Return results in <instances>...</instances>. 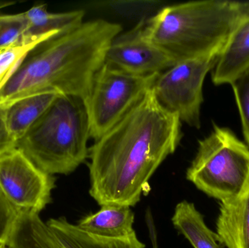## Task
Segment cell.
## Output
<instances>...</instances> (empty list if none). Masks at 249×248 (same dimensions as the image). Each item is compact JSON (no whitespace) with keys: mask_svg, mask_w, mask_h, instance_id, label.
<instances>
[{"mask_svg":"<svg viewBox=\"0 0 249 248\" xmlns=\"http://www.w3.org/2000/svg\"><path fill=\"white\" fill-rule=\"evenodd\" d=\"M16 142L10 136L4 120V111L0 109V156L16 148Z\"/></svg>","mask_w":249,"mask_h":248,"instance_id":"22","label":"cell"},{"mask_svg":"<svg viewBox=\"0 0 249 248\" xmlns=\"http://www.w3.org/2000/svg\"><path fill=\"white\" fill-rule=\"evenodd\" d=\"M93 214H89L78 221L80 230L99 237L123 238L135 232V215L131 208L122 205H103Z\"/></svg>","mask_w":249,"mask_h":248,"instance_id":"13","label":"cell"},{"mask_svg":"<svg viewBox=\"0 0 249 248\" xmlns=\"http://www.w3.org/2000/svg\"><path fill=\"white\" fill-rule=\"evenodd\" d=\"M26 22V38L29 40L53 37L72 30L83 23L85 12L73 10L64 13H50L45 4L34 6L23 13Z\"/></svg>","mask_w":249,"mask_h":248,"instance_id":"14","label":"cell"},{"mask_svg":"<svg viewBox=\"0 0 249 248\" xmlns=\"http://www.w3.org/2000/svg\"><path fill=\"white\" fill-rule=\"evenodd\" d=\"M58 95L55 92L38 93L20 99L4 109L7 130L16 144L46 112Z\"/></svg>","mask_w":249,"mask_h":248,"instance_id":"15","label":"cell"},{"mask_svg":"<svg viewBox=\"0 0 249 248\" xmlns=\"http://www.w3.org/2000/svg\"><path fill=\"white\" fill-rule=\"evenodd\" d=\"M188 181L211 198L228 203L241 195L249 178V148L229 128L213 125L186 173Z\"/></svg>","mask_w":249,"mask_h":248,"instance_id":"5","label":"cell"},{"mask_svg":"<svg viewBox=\"0 0 249 248\" xmlns=\"http://www.w3.org/2000/svg\"><path fill=\"white\" fill-rule=\"evenodd\" d=\"M216 234L227 248H249V178L236 199L221 204Z\"/></svg>","mask_w":249,"mask_h":248,"instance_id":"11","label":"cell"},{"mask_svg":"<svg viewBox=\"0 0 249 248\" xmlns=\"http://www.w3.org/2000/svg\"><path fill=\"white\" fill-rule=\"evenodd\" d=\"M171 221L194 248H222L216 233L208 227L203 215L192 202L184 200L177 204Z\"/></svg>","mask_w":249,"mask_h":248,"instance_id":"17","label":"cell"},{"mask_svg":"<svg viewBox=\"0 0 249 248\" xmlns=\"http://www.w3.org/2000/svg\"><path fill=\"white\" fill-rule=\"evenodd\" d=\"M0 248H7V246H0Z\"/></svg>","mask_w":249,"mask_h":248,"instance_id":"25","label":"cell"},{"mask_svg":"<svg viewBox=\"0 0 249 248\" xmlns=\"http://www.w3.org/2000/svg\"><path fill=\"white\" fill-rule=\"evenodd\" d=\"M122 26L103 19L83 22L38 45L0 90V109L45 92L84 100L107 50Z\"/></svg>","mask_w":249,"mask_h":248,"instance_id":"2","label":"cell"},{"mask_svg":"<svg viewBox=\"0 0 249 248\" xmlns=\"http://www.w3.org/2000/svg\"><path fill=\"white\" fill-rule=\"evenodd\" d=\"M219 54L179 61L158 74L151 90L158 104L181 122L199 129L203 83Z\"/></svg>","mask_w":249,"mask_h":248,"instance_id":"7","label":"cell"},{"mask_svg":"<svg viewBox=\"0 0 249 248\" xmlns=\"http://www.w3.org/2000/svg\"><path fill=\"white\" fill-rule=\"evenodd\" d=\"M241 17L212 70L215 85L231 84L249 70V1H239Z\"/></svg>","mask_w":249,"mask_h":248,"instance_id":"10","label":"cell"},{"mask_svg":"<svg viewBox=\"0 0 249 248\" xmlns=\"http://www.w3.org/2000/svg\"><path fill=\"white\" fill-rule=\"evenodd\" d=\"M55 179L16 147L0 156V191L19 212L39 213L51 202Z\"/></svg>","mask_w":249,"mask_h":248,"instance_id":"8","label":"cell"},{"mask_svg":"<svg viewBox=\"0 0 249 248\" xmlns=\"http://www.w3.org/2000/svg\"><path fill=\"white\" fill-rule=\"evenodd\" d=\"M231 85L239 111L243 134L249 146V70L234 80Z\"/></svg>","mask_w":249,"mask_h":248,"instance_id":"19","label":"cell"},{"mask_svg":"<svg viewBox=\"0 0 249 248\" xmlns=\"http://www.w3.org/2000/svg\"><path fill=\"white\" fill-rule=\"evenodd\" d=\"M15 4V2H11V1H0V9L3 8V7H7V6L12 5V4Z\"/></svg>","mask_w":249,"mask_h":248,"instance_id":"24","label":"cell"},{"mask_svg":"<svg viewBox=\"0 0 249 248\" xmlns=\"http://www.w3.org/2000/svg\"><path fill=\"white\" fill-rule=\"evenodd\" d=\"M241 17L239 1H187L160 10L144 34L177 63L221 53Z\"/></svg>","mask_w":249,"mask_h":248,"instance_id":"3","label":"cell"},{"mask_svg":"<svg viewBox=\"0 0 249 248\" xmlns=\"http://www.w3.org/2000/svg\"><path fill=\"white\" fill-rule=\"evenodd\" d=\"M48 227L64 248H145L136 231L123 238H107L89 234L64 217L51 218Z\"/></svg>","mask_w":249,"mask_h":248,"instance_id":"12","label":"cell"},{"mask_svg":"<svg viewBox=\"0 0 249 248\" xmlns=\"http://www.w3.org/2000/svg\"><path fill=\"white\" fill-rule=\"evenodd\" d=\"M158 76L131 75L103 64L84 99L90 138L97 141L116 125L151 90Z\"/></svg>","mask_w":249,"mask_h":248,"instance_id":"6","label":"cell"},{"mask_svg":"<svg viewBox=\"0 0 249 248\" xmlns=\"http://www.w3.org/2000/svg\"><path fill=\"white\" fill-rule=\"evenodd\" d=\"M44 42L45 41L36 40L29 43L16 44L0 50V78L18 66L29 52Z\"/></svg>","mask_w":249,"mask_h":248,"instance_id":"20","label":"cell"},{"mask_svg":"<svg viewBox=\"0 0 249 248\" xmlns=\"http://www.w3.org/2000/svg\"><path fill=\"white\" fill-rule=\"evenodd\" d=\"M90 138L84 100L60 94L16 147L45 173L68 175L89 158Z\"/></svg>","mask_w":249,"mask_h":248,"instance_id":"4","label":"cell"},{"mask_svg":"<svg viewBox=\"0 0 249 248\" xmlns=\"http://www.w3.org/2000/svg\"><path fill=\"white\" fill-rule=\"evenodd\" d=\"M18 66L15 67V68H12L10 71H8V72H7V74L4 76V77H1V78H0V90H1V87H2L5 84V83H7V80H9V78L11 77L12 74L14 73V71H16V68H18Z\"/></svg>","mask_w":249,"mask_h":248,"instance_id":"23","label":"cell"},{"mask_svg":"<svg viewBox=\"0 0 249 248\" xmlns=\"http://www.w3.org/2000/svg\"><path fill=\"white\" fill-rule=\"evenodd\" d=\"M181 138L178 116L162 109L149 90L89 149L90 196L100 206H135Z\"/></svg>","mask_w":249,"mask_h":248,"instance_id":"1","label":"cell"},{"mask_svg":"<svg viewBox=\"0 0 249 248\" xmlns=\"http://www.w3.org/2000/svg\"><path fill=\"white\" fill-rule=\"evenodd\" d=\"M7 248H64L39 214L22 211L7 245Z\"/></svg>","mask_w":249,"mask_h":248,"instance_id":"16","label":"cell"},{"mask_svg":"<svg viewBox=\"0 0 249 248\" xmlns=\"http://www.w3.org/2000/svg\"><path fill=\"white\" fill-rule=\"evenodd\" d=\"M145 20L114 38L107 50L104 65L139 77L158 75L176 64L151 43L144 34Z\"/></svg>","mask_w":249,"mask_h":248,"instance_id":"9","label":"cell"},{"mask_svg":"<svg viewBox=\"0 0 249 248\" xmlns=\"http://www.w3.org/2000/svg\"><path fill=\"white\" fill-rule=\"evenodd\" d=\"M26 20L23 13L14 15H0V50L16 44L29 43L36 40H48L39 39L29 40L26 38Z\"/></svg>","mask_w":249,"mask_h":248,"instance_id":"18","label":"cell"},{"mask_svg":"<svg viewBox=\"0 0 249 248\" xmlns=\"http://www.w3.org/2000/svg\"><path fill=\"white\" fill-rule=\"evenodd\" d=\"M18 214L0 191V246H7Z\"/></svg>","mask_w":249,"mask_h":248,"instance_id":"21","label":"cell"}]
</instances>
